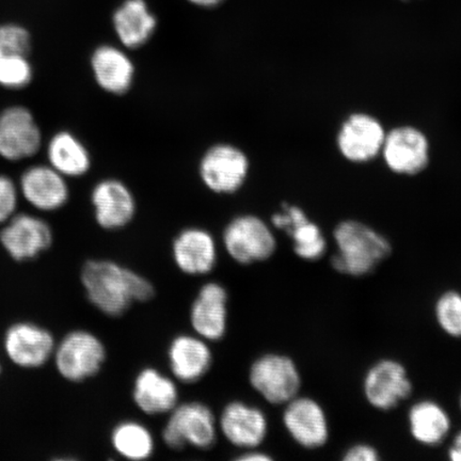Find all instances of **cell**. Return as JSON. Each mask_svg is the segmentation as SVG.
I'll return each mask as SVG.
<instances>
[{"instance_id": "obj_1", "label": "cell", "mask_w": 461, "mask_h": 461, "mask_svg": "<svg viewBox=\"0 0 461 461\" xmlns=\"http://www.w3.org/2000/svg\"><path fill=\"white\" fill-rule=\"evenodd\" d=\"M86 298L101 313L123 316L135 303L155 297V286L146 276L112 259H89L80 272Z\"/></svg>"}, {"instance_id": "obj_2", "label": "cell", "mask_w": 461, "mask_h": 461, "mask_svg": "<svg viewBox=\"0 0 461 461\" xmlns=\"http://www.w3.org/2000/svg\"><path fill=\"white\" fill-rule=\"evenodd\" d=\"M336 252L331 255V268L350 278L373 275L393 253V245L384 233L358 219H343L332 230Z\"/></svg>"}, {"instance_id": "obj_3", "label": "cell", "mask_w": 461, "mask_h": 461, "mask_svg": "<svg viewBox=\"0 0 461 461\" xmlns=\"http://www.w3.org/2000/svg\"><path fill=\"white\" fill-rule=\"evenodd\" d=\"M219 436L217 417L205 402H178L168 414L161 439L172 451L181 452L187 447L209 451L216 446Z\"/></svg>"}, {"instance_id": "obj_4", "label": "cell", "mask_w": 461, "mask_h": 461, "mask_svg": "<svg viewBox=\"0 0 461 461\" xmlns=\"http://www.w3.org/2000/svg\"><path fill=\"white\" fill-rule=\"evenodd\" d=\"M250 387L272 406H285L302 393L301 367L291 356L267 353L253 360L248 372Z\"/></svg>"}, {"instance_id": "obj_5", "label": "cell", "mask_w": 461, "mask_h": 461, "mask_svg": "<svg viewBox=\"0 0 461 461\" xmlns=\"http://www.w3.org/2000/svg\"><path fill=\"white\" fill-rule=\"evenodd\" d=\"M363 399L374 411L391 412L411 399L413 380L403 363L393 357H384L372 363L363 374Z\"/></svg>"}, {"instance_id": "obj_6", "label": "cell", "mask_w": 461, "mask_h": 461, "mask_svg": "<svg viewBox=\"0 0 461 461\" xmlns=\"http://www.w3.org/2000/svg\"><path fill=\"white\" fill-rule=\"evenodd\" d=\"M222 243L228 256L244 267L267 262L278 249L272 224L252 214L233 218L223 230Z\"/></svg>"}, {"instance_id": "obj_7", "label": "cell", "mask_w": 461, "mask_h": 461, "mask_svg": "<svg viewBox=\"0 0 461 461\" xmlns=\"http://www.w3.org/2000/svg\"><path fill=\"white\" fill-rule=\"evenodd\" d=\"M57 371L68 382L82 383L96 376L107 360L105 344L86 330L68 333L54 351Z\"/></svg>"}, {"instance_id": "obj_8", "label": "cell", "mask_w": 461, "mask_h": 461, "mask_svg": "<svg viewBox=\"0 0 461 461\" xmlns=\"http://www.w3.org/2000/svg\"><path fill=\"white\" fill-rule=\"evenodd\" d=\"M282 407V424L299 447L316 451L328 445L331 437L330 420L319 400L301 393Z\"/></svg>"}, {"instance_id": "obj_9", "label": "cell", "mask_w": 461, "mask_h": 461, "mask_svg": "<svg viewBox=\"0 0 461 461\" xmlns=\"http://www.w3.org/2000/svg\"><path fill=\"white\" fill-rule=\"evenodd\" d=\"M380 155L395 175L417 176L430 164V142L417 126L400 125L387 131Z\"/></svg>"}, {"instance_id": "obj_10", "label": "cell", "mask_w": 461, "mask_h": 461, "mask_svg": "<svg viewBox=\"0 0 461 461\" xmlns=\"http://www.w3.org/2000/svg\"><path fill=\"white\" fill-rule=\"evenodd\" d=\"M247 155L232 144L221 143L207 149L199 165V175L212 193L230 194L244 186L249 176Z\"/></svg>"}, {"instance_id": "obj_11", "label": "cell", "mask_w": 461, "mask_h": 461, "mask_svg": "<svg viewBox=\"0 0 461 461\" xmlns=\"http://www.w3.org/2000/svg\"><path fill=\"white\" fill-rule=\"evenodd\" d=\"M385 134L387 131L375 115L362 112L351 113L338 131L339 153L349 163H371L382 154Z\"/></svg>"}, {"instance_id": "obj_12", "label": "cell", "mask_w": 461, "mask_h": 461, "mask_svg": "<svg viewBox=\"0 0 461 461\" xmlns=\"http://www.w3.org/2000/svg\"><path fill=\"white\" fill-rule=\"evenodd\" d=\"M217 422L219 434L241 451L261 447L269 434L267 412L240 400L226 403L217 417Z\"/></svg>"}, {"instance_id": "obj_13", "label": "cell", "mask_w": 461, "mask_h": 461, "mask_svg": "<svg viewBox=\"0 0 461 461\" xmlns=\"http://www.w3.org/2000/svg\"><path fill=\"white\" fill-rule=\"evenodd\" d=\"M229 293L217 281L206 282L199 288L189 309L193 332L207 342H219L226 337L229 325Z\"/></svg>"}, {"instance_id": "obj_14", "label": "cell", "mask_w": 461, "mask_h": 461, "mask_svg": "<svg viewBox=\"0 0 461 461\" xmlns=\"http://www.w3.org/2000/svg\"><path fill=\"white\" fill-rule=\"evenodd\" d=\"M171 376L178 384H194L212 370L214 355L210 342L195 333H181L173 338L167 349Z\"/></svg>"}, {"instance_id": "obj_15", "label": "cell", "mask_w": 461, "mask_h": 461, "mask_svg": "<svg viewBox=\"0 0 461 461\" xmlns=\"http://www.w3.org/2000/svg\"><path fill=\"white\" fill-rule=\"evenodd\" d=\"M41 146V131L27 108L14 106L0 113V157L25 159L36 155Z\"/></svg>"}, {"instance_id": "obj_16", "label": "cell", "mask_w": 461, "mask_h": 461, "mask_svg": "<svg viewBox=\"0 0 461 461\" xmlns=\"http://www.w3.org/2000/svg\"><path fill=\"white\" fill-rule=\"evenodd\" d=\"M172 258L177 269L184 275H209L215 269L218 262L216 240L205 229H184L173 240Z\"/></svg>"}, {"instance_id": "obj_17", "label": "cell", "mask_w": 461, "mask_h": 461, "mask_svg": "<svg viewBox=\"0 0 461 461\" xmlns=\"http://www.w3.org/2000/svg\"><path fill=\"white\" fill-rule=\"evenodd\" d=\"M177 384L175 378L157 367H143L132 383V402L147 416L169 414L180 402Z\"/></svg>"}, {"instance_id": "obj_18", "label": "cell", "mask_w": 461, "mask_h": 461, "mask_svg": "<svg viewBox=\"0 0 461 461\" xmlns=\"http://www.w3.org/2000/svg\"><path fill=\"white\" fill-rule=\"evenodd\" d=\"M409 435L419 446L438 447L448 440L453 420L441 402L424 397L411 403L406 413Z\"/></svg>"}, {"instance_id": "obj_19", "label": "cell", "mask_w": 461, "mask_h": 461, "mask_svg": "<svg viewBox=\"0 0 461 461\" xmlns=\"http://www.w3.org/2000/svg\"><path fill=\"white\" fill-rule=\"evenodd\" d=\"M95 221L104 230H117L128 227L136 215L134 194L123 182L108 178L96 184L91 194Z\"/></svg>"}, {"instance_id": "obj_20", "label": "cell", "mask_w": 461, "mask_h": 461, "mask_svg": "<svg viewBox=\"0 0 461 461\" xmlns=\"http://www.w3.org/2000/svg\"><path fill=\"white\" fill-rule=\"evenodd\" d=\"M0 241L15 261H26L49 249L53 243V232L42 219L20 214L11 218L2 230Z\"/></svg>"}, {"instance_id": "obj_21", "label": "cell", "mask_w": 461, "mask_h": 461, "mask_svg": "<svg viewBox=\"0 0 461 461\" xmlns=\"http://www.w3.org/2000/svg\"><path fill=\"white\" fill-rule=\"evenodd\" d=\"M54 337L42 327L20 322L5 336V350L11 361L21 367H40L54 355Z\"/></svg>"}, {"instance_id": "obj_22", "label": "cell", "mask_w": 461, "mask_h": 461, "mask_svg": "<svg viewBox=\"0 0 461 461\" xmlns=\"http://www.w3.org/2000/svg\"><path fill=\"white\" fill-rule=\"evenodd\" d=\"M21 192L29 203L45 212L60 209L70 195L66 177L48 166H34L23 173Z\"/></svg>"}, {"instance_id": "obj_23", "label": "cell", "mask_w": 461, "mask_h": 461, "mask_svg": "<svg viewBox=\"0 0 461 461\" xmlns=\"http://www.w3.org/2000/svg\"><path fill=\"white\" fill-rule=\"evenodd\" d=\"M91 68L96 84L108 94L125 95L134 83V63L123 50L114 46L97 48L91 57Z\"/></svg>"}, {"instance_id": "obj_24", "label": "cell", "mask_w": 461, "mask_h": 461, "mask_svg": "<svg viewBox=\"0 0 461 461\" xmlns=\"http://www.w3.org/2000/svg\"><path fill=\"white\" fill-rule=\"evenodd\" d=\"M113 23L120 42L131 50L146 44L158 24L144 0H126L115 11Z\"/></svg>"}, {"instance_id": "obj_25", "label": "cell", "mask_w": 461, "mask_h": 461, "mask_svg": "<svg viewBox=\"0 0 461 461\" xmlns=\"http://www.w3.org/2000/svg\"><path fill=\"white\" fill-rule=\"evenodd\" d=\"M51 168L65 177L85 176L91 167V158L84 143L68 131L58 132L48 147Z\"/></svg>"}, {"instance_id": "obj_26", "label": "cell", "mask_w": 461, "mask_h": 461, "mask_svg": "<svg viewBox=\"0 0 461 461\" xmlns=\"http://www.w3.org/2000/svg\"><path fill=\"white\" fill-rule=\"evenodd\" d=\"M111 443L120 457L131 461L151 458L157 447L152 431L136 420H124L115 424L111 432Z\"/></svg>"}, {"instance_id": "obj_27", "label": "cell", "mask_w": 461, "mask_h": 461, "mask_svg": "<svg viewBox=\"0 0 461 461\" xmlns=\"http://www.w3.org/2000/svg\"><path fill=\"white\" fill-rule=\"evenodd\" d=\"M292 240L293 251L304 262H319L326 256L328 240L319 223L308 214L298 218L285 233Z\"/></svg>"}, {"instance_id": "obj_28", "label": "cell", "mask_w": 461, "mask_h": 461, "mask_svg": "<svg viewBox=\"0 0 461 461\" xmlns=\"http://www.w3.org/2000/svg\"><path fill=\"white\" fill-rule=\"evenodd\" d=\"M432 314L446 336L461 339V291L448 288L441 292L432 305Z\"/></svg>"}, {"instance_id": "obj_29", "label": "cell", "mask_w": 461, "mask_h": 461, "mask_svg": "<svg viewBox=\"0 0 461 461\" xmlns=\"http://www.w3.org/2000/svg\"><path fill=\"white\" fill-rule=\"evenodd\" d=\"M32 68L26 55H10L0 59V86L24 88L32 79Z\"/></svg>"}, {"instance_id": "obj_30", "label": "cell", "mask_w": 461, "mask_h": 461, "mask_svg": "<svg viewBox=\"0 0 461 461\" xmlns=\"http://www.w3.org/2000/svg\"><path fill=\"white\" fill-rule=\"evenodd\" d=\"M31 34L24 27L14 24L0 25V59L31 51Z\"/></svg>"}, {"instance_id": "obj_31", "label": "cell", "mask_w": 461, "mask_h": 461, "mask_svg": "<svg viewBox=\"0 0 461 461\" xmlns=\"http://www.w3.org/2000/svg\"><path fill=\"white\" fill-rule=\"evenodd\" d=\"M17 205V189L10 177L0 176V223L13 218Z\"/></svg>"}, {"instance_id": "obj_32", "label": "cell", "mask_w": 461, "mask_h": 461, "mask_svg": "<svg viewBox=\"0 0 461 461\" xmlns=\"http://www.w3.org/2000/svg\"><path fill=\"white\" fill-rule=\"evenodd\" d=\"M382 459L379 449L368 442H356L342 454L343 461H379Z\"/></svg>"}, {"instance_id": "obj_33", "label": "cell", "mask_w": 461, "mask_h": 461, "mask_svg": "<svg viewBox=\"0 0 461 461\" xmlns=\"http://www.w3.org/2000/svg\"><path fill=\"white\" fill-rule=\"evenodd\" d=\"M447 447V457L451 461H461V429L451 435Z\"/></svg>"}, {"instance_id": "obj_34", "label": "cell", "mask_w": 461, "mask_h": 461, "mask_svg": "<svg viewBox=\"0 0 461 461\" xmlns=\"http://www.w3.org/2000/svg\"><path fill=\"white\" fill-rule=\"evenodd\" d=\"M273 459L272 455L263 452L259 448L246 449L236 458L239 461H272Z\"/></svg>"}, {"instance_id": "obj_35", "label": "cell", "mask_w": 461, "mask_h": 461, "mask_svg": "<svg viewBox=\"0 0 461 461\" xmlns=\"http://www.w3.org/2000/svg\"><path fill=\"white\" fill-rule=\"evenodd\" d=\"M189 2L195 5H199V7L212 8L221 4L223 0H189Z\"/></svg>"}, {"instance_id": "obj_36", "label": "cell", "mask_w": 461, "mask_h": 461, "mask_svg": "<svg viewBox=\"0 0 461 461\" xmlns=\"http://www.w3.org/2000/svg\"><path fill=\"white\" fill-rule=\"evenodd\" d=\"M457 403H458L459 411L461 413V392H460L459 396H458Z\"/></svg>"}, {"instance_id": "obj_37", "label": "cell", "mask_w": 461, "mask_h": 461, "mask_svg": "<svg viewBox=\"0 0 461 461\" xmlns=\"http://www.w3.org/2000/svg\"><path fill=\"white\" fill-rule=\"evenodd\" d=\"M0 372H2V366H0Z\"/></svg>"}]
</instances>
